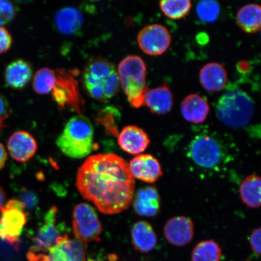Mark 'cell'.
Wrapping results in <instances>:
<instances>
[{
  "label": "cell",
  "instance_id": "obj_23",
  "mask_svg": "<svg viewBox=\"0 0 261 261\" xmlns=\"http://www.w3.org/2000/svg\"><path fill=\"white\" fill-rule=\"evenodd\" d=\"M33 74L31 65L27 61L16 60L8 65L6 69V83L14 89H23L31 81Z\"/></svg>",
  "mask_w": 261,
  "mask_h": 261
},
{
  "label": "cell",
  "instance_id": "obj_19",
  "mask_svg": "<svg viewBox=\"0 0 261 261\" xmlns=\"http://www.w3.org/2000/svg\"><path fill=\"white\" fill-rule=\"evenodd\" d=\"M134 208L137 214L143 217H154L161 208V197L155 187L139 189L135 195Z\"/></svg>",
  "mask_w": 261,
  "mask_h": 261
},
{
  "label": "cell",
  "instance_id": "obj_2",
  "mask_svg": "<svg viewBox=\"0 0 261 261\" xmlns=\"http://www.w3.org/2000/svg\"><path fill=\"white\" fill-rule=\"evenodd\" d=\"M83 83L94 99L106 102L118 93L120 81L114 65L102 58L91 59L83 73Z\"/></svg>",
  "mask_w": 261,
  "mask_h": 261
},
{
  "label": "cell",
  "instance_id": "obj_7",
  "mask_svg": "<svg viewBox=\"0 0 261 261\" xmlns=\"http://www.w3.org/2000/svg\"><path fill=\"white\" fill-rule=\"evenodd\" d=\"M0 239L18 251L20 237L26 223L27 215L23 204L11 200L0 208Z\"/></svg>",
  "mask_w": 261,
  "mask_h": 261
},
{
  "label": "cell",
  "instance_id": "obj_36",
  "mask_svg": "<svg viewBox=\"0 0 261 261\" xmlns=\"http://www.w3.org/2000/svg\"><path fill=\"white\" fill-rule=\"evenodd\" d=\"M8 160V154L4 146L0 143V170L4 168Z\"/></svg>",
  "mask_w": 261,
  "mask_h": 261
},
{
  "label": "cell",
  "instance_id": "obj_6",
  "mask_svg": "<svg viewBox=\"0 0 261 261\" xmlns=\"http://www.w3.org/2000/svg\"><path fill=\"white\" fill-rule=\"evenodd\" d=\"M187 156L197 167L205 171H219L230 161L226 148L208 135L196 136L189 143Z\"/></svg>",
  "mask_w": 261,
  "mask_h": 261
},
{
  "label": "cell",
  "instance_id": "obj_1",
  "mask_svg": "<svg viewBox=\"0 0 261 261\" xmlns=\"http://www.w3.org/2000/svg\"><path fill=\"white\" fill-rule=\"evenodd\" d=\"M76 185L84 198L107 215L127 210L135 195L129 165L113 154L90 156L78 170Z\"/></svg>",
  "mask_w": 261,
  "mask_h": 261
},
{
  "label": "cell",
  "instance_id": "obj_35",
  "mask_svg": "<svg viewBox=\"0 0 261 261\" xmlns=\"http://www.w3.org/2000/svg\"><path fill=\"white\" fill-rule=\"evenodd\" d=\"M27 257L29 261H50L48 255L43 253H35L28 252Z\"/></svg>",
  "mask_w": 261,
  "mask_h": 261
},
{
  "label": "cell",
  "instance_id": "obj_29",
  "mask_svg": "<svg viewBox=\"0 0 261 261\" xmlns=\"http://www.w3.org/2000/svg\"><path fill=\"white\" fill-rule=\"evenodd\" d=\"M197 13L201 21L205 23H212L217 21L220 15V5L212 0L201 1L197 6Z\"/></svg>",
  "mask_w": 261,
  "mask_h": 261
},
{
  "label": "cell",
  "instance_id": "obj_17",
  "mask_svg": "<svg viewBox=\"0 0 261 261\" xmlns=\"http://www.w3.org/2000/svg\"><path fill=\"white\" fill-rule=\"evenodd\" d=\"M54 21L58 31L67 36L79 34L84 25V16L77 8L67 6L56 12Z\"/></svg>",
  "mask_w": 261,
  "mask_h": 261
},
{
  "label": "cell",
  "instance_id": "obj_22",
  "mask_svg": "<svg viewBox=\"0 0 261 261\" xmlns=\"http://www.w3.org/2000/svg\"><path fill=\"white\" fill-rule=\"evenodd\" d=\"M132 243L135 249L142 253H148L154 249L158 237L151 224L140 221L134 225L132 229Z\"/></svg>",
  "mask_w": 261,
  "mask_h": 261
},
{
  "label": "cell",
  "instance_id": "obj_18",
  "mask_svg": "<svg viewBox=\"0 0 261 261\" xmlns=\"http://www.w3.org/2000/svg\"><path fill=\"white\" fill-rule=\"evenodd\" d=\"M173 105V94L166 84L147 90L145 96V106L152 113L164 115L171 112Z\"/></svg>",
  "mask_w": 261,
  "mask_h": 261
},
{
  "label": "cell",
  "instance_id": "obj_14",
  "mask_svg": "<svg viewBox=\"0 0 261 261\" xmlns=\"http://www.w3.org/2000/svg\"><path fill=\"white\" fill-rule=\"evenodd\" d=\"M164 234L168 242L174 246H186L193 239V222L190 218L186 217H173L165 224Z\"/></svg>",
  "mask_w": 261,
  "mask_h": 261
},
{
  "label": "cell",
  "instance_id": "obj_38",
  "mask_svg": "<svg viewBox=\"0 0 261 261\" xmlns=\"http://www.w3.org/2000/svg\"><path fill=\"white\" fill-rule=\"evenodd\" d=\"M86 261H102V260L94 259L93 258H91V257H88V259H87Z\"/></svg>",
  "mask_w": 261,
  "mask_h": 261
},
{
  "label": "cell",
  "instance_id": "obj_4",
  "mask_svg": "<svg viewBox=\"0 0 261 261\" xmlns=\"http://www.w3.org/2000/svg\"><path fill=\"white\" fill-rule=\"evenodd\" d=\"M120 84L130 106L139 109L145 106L147 90L146 66L142 59L129 55L120 62L117 68Z\"/></svg>",
  "mask_w": 261,
  "mask_h": 261
},
{
  "label": "cell",
  "instance_id": "obj_11",
  "mask_svg": "<svg viewBox=\"0 0 261 261\" xmlns=\"http://www.w3.org/2000/svg\"><path fill=\"white\" fill-rule=\"evenodd\" d=\"M171 39L168 29L159 24L146 26L138 36L140 48L144 53L151 56H159L164 54L170 46Z\"/></svg>",
  "mask_w": 261,
  "mask_h": 261
},
{
  "label": "cell",
  "instance_id": "obj_30",
  "mask_svg": "<svg viewBox=\"0 0 261 261\" xmlns=\"http://www.w3.org/2000/svg\"><path fill=\"white\" fill-rule=\"evenodd\" d=\"M15 15L16 9L11 2L0 0V27L9 24Z\"/></svg>",
  "mask_w": 261,
  "mask_h": 261
},
{
  "label": "cell",
  "instance_id": "obj_3",
  "mask_svg": "<svg viewBox=\"0 0 261 261\" xmlns=\"http://www.w3.org/2000/svg\"><path fill=\"white\" fill-rule=\"evenodd\" d=\"M94 129L90 120L76 116L68 120L57 139V145L69 158L83 159L93 151Z\"/></svg>",
  "mask_w": 261,
  "mask_h": 261
},
{
  "label": "cell",
  "instance_id": "obj_34",
  "mask_svg": "<svg viewBox=\"0 0 261 261\" xmlns=\"http://www.w3.org/2000/svg\"><path fill=\"white\" fill-rule=\"evenodd\" d=\"M260 228H256L250 237V243L253 252L259 256L260 254Z\"/></svg>",
  "mask_w": 261,
  "mask_h": 261
},
{
  "label": "cell",
  "instance_id": "obj_16",
  "mask_svg": "<svg viewBox=\"0 0 261 261\" xmlns=\"http://www.w3.org/2000/svg\"><path fill=\"white\" fill-rule=\"evenodd\" d=\"M10 154L15 161L25 162L37 152V143L30 133L18 130L13 133L8 142Z\"/></svg>",
  "mask_w": 261,
  "mask_h": 261
},
{
  "label": "cell",
  "instance_id": "obj_10",
  "mask_svg": "<svg viewBox=\"0 0 261 261\" xmlns=\"http://www.w3.org/2000/svg\"><path fill=\"white\" fill-rule=\"evenodd\" d=\"M58 208L51 207L45 214L44 223L32 238V246L29 252L35 253H46L56 245L59 240L65 234L57 224Z\"/></svg>",
  "mask_w": 261,
  "mask_h": 261
},
{
  "label": "cell",
  "instance_id": "obj_28",
  "mask_svg": "<svg viewBox=\"0 0 261 261\" xmlns=\"http://www.w3.org/2000/svg\"><path fill=\"white\" fill-rule=\"evenodd\" d=\"M159 5L165 16L175 20L185 17L192 8V2L189 0L162 1Z\"/></svg>",
  "mask_w": 261,
  "mask_h": 261
},
{
  "label": "cell",
  "instance_id": "obj_24",
  "mask_svg": "<svg viewBox=\"0 0 261 261\" xmlns=\"http://www.w3.org/2000/svg\"><path fill=\"white\" fill-rule=\"evenodd\" d=\"M237 24L247 34H256L261 24L260 6L257 4L246 5L237 12Z\"/></svg>",
  "mask_w": 261,
  "mask_h": 261
},
{
  "label": "cell",
  "instance_id": "obj_12",
  "mask_svg": "<svg viewBox=\"0 0 261 261\" xmlns=\"http://www.w3.org/2000/svg\"><path fill=\"white\" fill-rule=\"evenodd\" d=\"M129 168L133 178L147 184H154L163 175L161 163L151 154L136 156L130 162Z\"/></svg>",
  "mask_w": 261,
  "mask_h": 261
},
{
  "label": "cell",
  "instance_id": "obj_31",
  "mask_svg": "<svg viewBox=\"0 0 261 261\" xmlns=\"http://www.w3.org/2000/svg\"><path fill=\"white\" fill-rule=\"evenodd\" d=\"M11 113V108L7 99L0 93V132L7 126L5 122L9 118Z\"/></svg>",
  "mask_w": 261,
  "mask_h": 261
},
{
  "label": "cell",
  "instance_id": "obj_25",
  "mask_svg": "<svg viewBox=\"0 0 261 261\" xmlns=\"http://www.w3.org/2000/svg\"><path fill=\"white\" fill-rule=\"evenodd\" d=\"M260 178L256 175L248 176L240 185V194L241 200L248 207L253 208L260 207Z\"/></svg>",
  "mask_w": 261,
  "mask_h": 261
},
{
  "label": "cell",
  "instance_id": "obj_13",
  "mask_svg": "<svg viewBox=\"0 0 261 261\" xmlns=\"http://www.w3.org/2000/svg\"><path fill=\"white\" fill-rule=\"evenodd\" d=\"M86 244L65 234L49 249L48 257L50 261H86Z\"/></svg>",
  "mask_w": 261,
  "mask_h": 261
},
{
  "label": "cell",
  "instance_id": "obj_37",
  "mask_svg": "<svg viewBox=\"0 0 261 261\" xmlns=\"http://www.w3.org/2000/svg\"><path fill=\"white\" fill-rule=\"evenodd\" d=\"M6 194L3 189L0 187V208L4 206L6 201Z\"/></svg>",
  "mask_w": 261,
  "mask_h": 261
},
{
  "label": "cell",
  "instance_id": "obj_21",
  "mask_svg": "<svg viewBox=\"0 0 261 261\" xmlns=\"http://www.w3.org/2000/svg\"><path fill=\"white\" fill-rule=\"evenodd\" d=\"M199 78L202 87L205 90L210 92H217L226 86L227 73L221 64L210 63L201 68Z\"/></svg>",
  "mask_w": 261,
  "mask_h": 261
},
{
  "label": "cell",
  "instance_id": "obj_8",
  "mask_svg": "<svg viewBox=\"0 0 261 261\" xmlns=\"http://www.w3.org/2000/svg\"><path fill=\"white\" fill-rule=\"evenodd\" d=\"M73 228L76 240L85 244L100 241L102 225L95 210L89 204L80 203L74 207Z\"/></svg>",
  "mask_w": 261,
  "mask_h": 261
},
{
  "label": "cell",
  "instance_id": "obj_33",
  "mask_svg": "<svg viewBox=\"0 0 261 261\" xmlns=\"http://www.w3.org/2000/svg\"><path fill=\"white\" fill-rule=\"evenodd\" d=\"M12 44V38L4 27H0V54L6 53Z\"/></svg>",
  "mask_w": 261,
  "mask_h": 261
},
{
  "label": "cell",
  "instance_id": "obj_5",
  "mask_svg": "<svg viewBox=\"0 0 261 261\" xmlns=\"http://www.w3.org/2000/svg\"><path fill=\"white\" fill-rule=\"evenodd\" d=\"M216 113L225 126L240 128L249 124L254 114L252 98L245 91L233 89L224 93L218 100Z\"/></svg>",
  "mask_w": 261,
  "mask_h": 261
},
{
  "label": "cell",
  "instance_id": "obj_15",
  "mask_svg": "<svg viewBox=\"0 0 261 261\" xmlns=\"http://www.w3.org/2000/svg\"><path fill=\"white\" fill-rule=\"evenodd\" d=\"M117 136L120 148L132 155L141 154L151 142L148 134L135 125L125 126Z\"/></svg>",
  "mask_w": 261,
  "mask_h": 261
},
{
  "label": "cell",
  "instance_id": "obj_26",
  "mask_svg": "<svg viewBox=\"0 0 261 261\" xmlns=\"http://www.w3.org/2000/svg\"><path fill=\"white\" fill-rule=\"evenodd\" d=\"M221 257L219 244L214 241L207 240L201 241L195 246L191 261H220Z\"/></svg>",
  "mask_w": 261,
  "mask_h": 261
},
{
  "label": "cell",
  "instance_id": "obj_20",
  "mask_svg": "<svg viewBox=\"0 0 261 261\" xmlns=\"http://www.w3.org/2000/svg\"><path fill=\"white\" fill-rule=\"evenodd\" d=\"M210 107L206 99L197 94H191L182 100L181 112L189 122L201 123L205 121Z\"/></svg>",
  "mask_w": 261,
  "mask_h": 261
},
{
  "label": "cell",
  "instance_id": "obj_9",
  "mask_svg": "<svg viewBox=\"0 0 261 261\" xmlns=\"http://www.w3.org/2000/svg\"><path fill=\"white\" fill-rule=\"evenodd\" d=\"M74 70H58L56 71V84L51 91L55 102L59 107L64 109L70 107L81 114L84 108V102L75 78Z\"/></svg>",
  "mask_w": 261,
  "mask_h": 261
},
{
  "label": "cell",
  "instance_id": "obj_27",
  "mask_svg": "<svg viewBox=\"0 0 261 261\" xmlns=\"http://www.w3.org/2000/svg\"><path fill=\"white\" fill-rule=\"evenodd\" d=\"M56 71L42 68L36 72L33 80V89L36 93L44 95L51 93L56 84Z\"/></svg>",
  "mask_w": 261,
  "mask_h": 261
},
{
  "label": "cell",
  "instance_id": "obj_32",
  "mask_svg": "<svg viewBox=\"0 0 261 261\" xmlns=\"http://www.w3.org/2000/svg\"><path fill=\"white\" fill-rule=\"evenodd\" d=\"M24 205L25 210H32L38 204V198L34 192L24 190L20 195V200Z\"/></svg>",
  "mask_w": 261,
  "mask_h": 261
}]
</instances>
